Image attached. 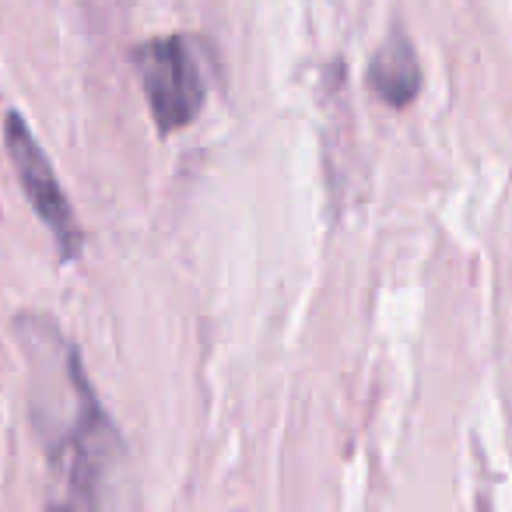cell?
Masks as SVG:
<instances>
[{
    "label": "cell",
    "instance_id": "obj_1",
    "mask_svg": "<svg viewBox=\"0 0 512 512\" xmlns=\"http://www.w3.org/2000/svg\"><path fill=\"white\" fill-rule=\"evenodd\" d=\"M134 67L148 99L151 120L162 134L190 127L204 109V78L186 39L162 36L134 50Z\"/></svg>",
    "mask_w": 512,
    "mask_h": 512
},
{
    "label": "cell",
    "instance_id": "obj_2",
    "mask_svg": "<svg viewBox=\"0 0 512 512\" xmlns=\"http://www.w3.org/2000/svg\"><path fill=\"white\" fill-rule=\"evenodd\" d=\"M8 155H11V165H15L18 183H22L32 211L50 228L60 253H64L67 260H74V256L81 253V246H85L81 221H78V214H74L67 190L60 186L57 172H53L50 158H46L43 144L36 141V134L25 127L18 113L8 116Z\"/></svg>",
    "mask_w": 512,
    "mask_h": 512
},
{
    "label": "cell",
    "instance_id": "obj_3",
    "mask_svg": "<svg viewBox=\"0 0 512 512\" xmlns=\"http://www.w3.org/2000/svg\"><path fill=\"white\" fill-rule=\"evenodd\" d=\"M369 85L376 92V99L393 109H404L418 99L421 92L418 53H414V46L404 36H390L376 50V57L369 64Z\"/></svg>",
    "mask_w": 512,
    "mask_h": 512
}]
</instances>
